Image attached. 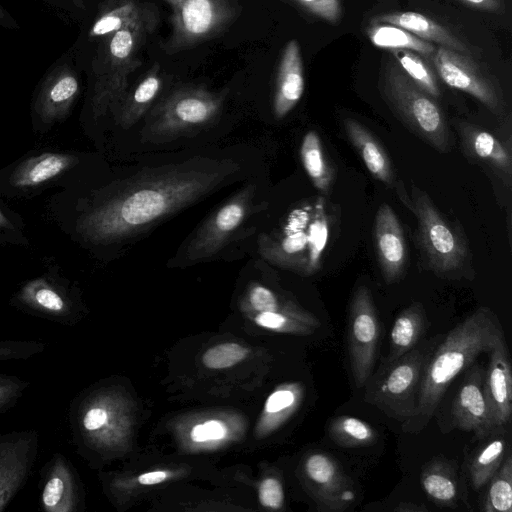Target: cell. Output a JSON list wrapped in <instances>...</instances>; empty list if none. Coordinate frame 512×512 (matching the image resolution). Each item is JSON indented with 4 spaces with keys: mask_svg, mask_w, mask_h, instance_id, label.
<instances>
[{
    "mask_svg": "<svg viewBox=\"0 0 512 512\" xmlns=\"http://www.w3.org/2000/svg\"><path fill=\"white\" fill-rule=\"evenodd\" d=\"M236 171L229 160L206 159L147 170L85 213L80 232L95 244L124 240L209 194Z\"/></svg>",
    "mask_w": 512,
    "mask_h": 512,
    "instance_id": "1",
    "label": "cell"
},
{
    "mask_svg": "<svg viewBox=\"0 0 512 512\" xmlns=\"http://www.w3.org/2000/svg\"><path fill=\"white\" fill-rule=\"evenodd\" d=\"M493 311L482 306L456 325L434 349L424 370L413 416L401 424L404 433L418 434L429 423L453 380L503 335Z\"/></svg>",
    "mask_w": 512,
    "mask_h": 512,
    "instance_id": "2",
    "label": "cell"
},
{
    "mask_svg": "<svg viewBox=\"0 0 512 512\" xmlns=\"http://www.w3.org/2000/svg\"><path fill=\"white\" fill-rule=\"evenodd\" d=\"M159 21L156 10L104 37L93 65L92 111L96 118L117 111L128 91L129 76L142 65V48Z\"/></svg>",
    "mask_w": 512,
    "mask_h": 512,
    "instance_id": "3",
    "label": "cell"
},
{
    "mask_svg": "<svg viewBox=\"0 0 512 512\" xmlns=\"http://www.w3.org/2000/svg\"><path fill=\"white\" fill-rule=\"evenodd\" d=\"M441 339L438 335L390 363H381L364 385V401L400 424L407 422L415 412L426 365Z\"/></svg>",
    "mask_w": 512,
    "mask_h": 512,
    "instance_id": "4",
    "label": "cell"
},
{
    "mask_svg": "<svg viewBox=\"0 0 512 512\" xmlns=\"http://www.w3.org/2000/svg\"><path fill=\"white\" fill-rule=\"evenodd\" d=\"M328 239V223L323 202L295 210L284 226L261 243L265 258L305 274L320 268L322 253Z\"/></svg>",
    "mask_w": 512,
    "mask_h": 512,
    "instance_id": "5",
    "label": "cell"
},
{
    "mask_svg": "<svg viewBox=\"0 0 512 512\" xmlns=\"http://www.w3.org/2000/svg\"><path fill=\"white\" fill-rule=\"evenodd\" d=\"M381 90L391 109L412 132L439 152L450 150L451 136L441 108L396 61L386 64Z\"/></svg>",
    "mask_w": 512,
    "mask_h": 512,
    "instance_id": "6",
    "label": "cell"
},
{
    "mask_svg": "<svg viewBox=\"0 0 512 512\" xmlns=\"http://www.w3.org/2000/svg\"><path fill=\"white\" fill-rule=\"evenodd\" d=\"M170 10L171 31L161 46L174 55L223 34L240 16L239 0H161Z\"/></svg>",
    "mask_w": 512,
    "mask_h": 512,
    "instance_id": "7",
    "label": "cell"
},
{
    "mask_svg": "<svg viewBox=\"0 0 512 512\" xmlns=\"http://www.w3.org/2000/svg\"><path fill=\"white\" fill-rule=\"evenodd\" d=\"M408 208L416 216L418 239L428 266L439 275L460 272L467 260L466 245L427 193L413 185Z\"/></svg>",
    "mask_w": 512,
    "mask_h": 512,
    "instance_id": "8",
    "label": "cell"
},
{
    "mask_svg": "<svg viewBox=\"0 0 512 512\" xmlns=\"http://www.w3.org/2000/svg\"><path fill=\"white\" fill-rule=\"evenodd\" d=\"M9 304L22 313L67 327L77 324L85 312L78 289L55 274L26 281Z\"/></svg>",
    "mask_w": 512,
    "mask_h": 512,
    "instance_id": "9",
    "label": "cell"
},
{
    "mask_svg": "<svg viewBox=\"0 0 512 512\" xmlns=\"http://www.w3.org/2000/svg\"><path fill=\"white\" fill-rule=\"evenodd\" d=\"M226 93V89L212 92L199 86L180 87L154 109L150 128L171 135L208 124L220 113Z\"/></svg>",
    "mask_w": 512,
    "mask_h": 512,
    "instance_id": "10",
    "label": "cell"
},
{
    "mask_svg": "<svg viewBox=\"0 0 512 512\" xmlns=\"http://www.w3.org/2000/svg\"><path fill=\"white\" fill-rule=\"evenodd\" d=\"M380 325L371 291L365 285L354 291L348 313V354L356 387L372 375L377 356Z\"/></svg>",
    "mask_w": 512,
    "mask_h": 512,
    "instance_id": "11",
    "label": "cell"
},
{
    "mask_svg": "<svg viewBox=\"0 0 512 512\" xmlns=\"http://www.w3.org/2000/svg\"><path fill=\"white\" fill-rule=\"evenodd\" d=\"M432 59L444 83L476 98L493 114H505L506 105L497 84L464 53L440 46Z\"/></svg>",
    "mask_w": 512,
    "mask_h": 512,
    "instance_id": "12",
    "label": "cell"
},
{
    "mask_svg": "<svg viewBox=\"0 0 512 512\" xmlns=\"http://www.w3.org/2000/svg\"><path fill=\"white\" fill-rule=\"evenodd\" d=\"M255 185H248L214 212L197 230L186 250V259L197 261L220 250L252 214Z\"/></svg>",
    "mask_w": 512,
    "mask_h": 512,
    "instance_id": "13",
    "label": "cell"
},
{
    "mask_svg": "<svg viewBox=\"0 0 512 512\" xmlns=\"http://www.w3.org/2000/svg\"><path fill=\"white\" fill-rule=\"evenodd\" d=\"M40 432L36 429L0 433V512L29 480L36 463Z\"/></svg>",
    "mask_w": 512,
    "mask_h": 512,
    "instance_id": "14",
    "label": "cell"
},
{
    "mask_svg": "<svg viewBox=\"0 0 512 512\" xmlns=\"http://www.w3.org/2000/svg\"><path fill=\"white\" fill-rule=\"evenodd\" d=\"M304 474L321 510L342 512L354 503L356 491L353 482L332 455L325 452L308 455Z\"/></svg>",
    "mask_w": 512,
    "mask_h": 512,
    "instance_id": "15",
    "label": "cell"
},
{
    "mask_svg": "<svg viewBox=\"0 0 512 512\" xmlns=\"http://www.w3.org/2000/svg\"><path fill=\"white\" fill-rule=\"evenodd\" d=\"M39 508L44 512H78L83 490L76 469L66 455L55 452L40 470Z\"/></svg>",
    "mask_w": 512,
    "mask_h": 512,
    "instance_id": "16",
    "label": "cell"
},
{
    "mask_svg": "<svg viewBox=\"0 0 512 512\" xmlns=\"http://www.w3.org/2000/svg\"><path fill=\"white\" fill-rule=\"evenodd\" d=\"M485 369L474 365L467 373L452 404V419L463 431L473 432L483 440L497 427L484 385Z\"/></svg>",
    "mask_w": 512,
    "mask_h": 512,
    "instance_id": "17",
    "label": "cell"
},
{
    "mask_svg": "<svg viewBox=\"0 0 512 512\" xmlns=\"http://www.w3.org/2000/svg\"><path fill=\"white\" fill-rule=\"evenodd\" d=\"M374 244L384 280L398 281L405 269L407 246L398 217L387 203L379 207L375 217Z\"/></svg>",
    "mask_w": 512,
    "mask_h": 512,
    "instance_id": "18",
    "label": "cell"
},
{
    "mask_svg": "<svg viewBox=\"0 0 512 512\" xmlns=\"http://www.w3.org/2000/svg\"><path fill=\"white\" fill-rule=\"evenodd\" d=\"M80 91L79 79L68 66H60L43 82L34 104L39 122L51 126L69 113Z\"/></svg>",
    "mask_w": 512,
    "mask_h": 512,
    "instance_id": "19",
    "label": "cell"
},
{
    "mask_svg": "<svg viewBox=\"0 0 512 512\" xmlns=\"http://www.w3.org/2000/svg\"><path fill=\"white\" fill-rule=\"evenodd\" d=\"M485 369L484 385L498 426H507L512 414V374L504 334L494 343Z\"/></svg>",
    "mask_w": 512,
    "mask_h": 512,
    "instance_id": "20",
    "label": "cell"
},
{
    "mask_svg": "<svg viewBox=\"0 0 512 512\" xmlns=\"http://www.w3.org/2000/svg\"><path fill=\"white\" fill-rule=\"evenodd\" d=\"M79 163L70 153L44 152L21 162L10 174L9 184L19 191H32L60 179Z\"/></svg>",
    "mask_w": 512,
    "mask_h": 512,
    "instance_id": "21",
    "label": "cell"
},
{
    "mask_svg": "<svg viewBox=\"0 0 512 512\" xmlns=\"http://www.w3.org/2000/svg\"><path fill=\"white\" fill-rule=\"evenodd\" d=\"M345 133L359 153L368 171L379 181L393 187L401 201L408 207L410 197L398 184L391 161L373 134L357 120L347 117L343 120Z\"/></svg>",
    "mask_w": 512,
    "mask_h": 512,
    "instance_id": "22",
    "label": "cell"
},
{
    "mask_svg": "<svg viewBox=\"0 0 512 512\" xmlns=\"http://www.w3.org/2000/svg\"><path fill=\"white\" fill-rule=\"evenodd\" d=\"M304 87L300 45L292 39L285 45L277 69L273 95V113L277 119L284 118L297 105Z\"/></svg>",
    "mask_w": 512,
    "mask_h": 512,
    "instance_id": "23",
    "label": "cell"
},
{
    "mask_svg": "<svg viewBox=\"0 0 512 512\" xmlns=\"http://www.w3.org/2000/svg\"><path fill=\"white\" fill-rule=\"evenodd\" d=\"M458 131L466 154L487 164L504 185L511 188V153L499 139L467 122H460Z\"/></svg>",
    "mask_w": 512,
    "mask_h": 512,
    "instance_id": "24",
    "label": "cell"
},
{
    "mask_svg": "<svg viewBox=\"0 0 512 512\" xmlns=\"http://www.w3.org/2000/svg\"><path fill=\"white\" fill-rule=\"evenodd\" d=\"M390 24L403 28L427 42H435L442 47L467 53L466 45L450 30L433 19L418 12L397 11L375 16L371 24Z\"/></svg>",
    "mask_w": 512,
    "mask_h": 512,
    "instance_id": "25",
    "label": "cell"
},
{
    "mask_svg": "<svg viewBox=\"0 0 512 512\" xmlns=\"http://www.w3.org/2000/svg\"><path fill=\"white\" fill-rule=\"evenodd\" d=\"M420 482L427 497L438 507L456 508L459 496L456 466L445 458H434L421 469Z\"/></svg>",
    "mask_w": 512,
    "mask_h": 512,
    "instance_id": "26",
    "label": "cell"
},
{
    "mask_svg": "<svg viewBox=\"0 0 512 512\" xmlns=\"http://www.w3.org/2000/svg\"><path fill=\"white\" fill-rule=\"evenodd\" d=\"M158 10L150 2L140 0H106L100 7L89 36L106 37L129 23L137 21Z\"/></svg>",
    "mask_w": 512,
    "mask_h": 512,
    "instance_id": "27",
    "label": "cell"
},
{
    "mask_svg": "<svg viewBox=\"0 0 512 512\" xmlns=\"http://www.w3.org/2000/svg\"><path fill=\"white\" fill-rule=\"evenodd\" d=\"M427 325L424 306L414 302L396 317L390 332L389 351L382 363H390L413 349Z\"/></svg>",
    "mask_w": 512,
    "mask_h": 512,
    "instance_id": "28",
    "label": "cell"
},
{
    "mask_svg": "<svg viewBox=\"0 0 512 512\" xmlns=\"http://www.w3.org/2000/svg\"><path fill=\"white\" fill-rule=\"evenodd\" d=\"M506 432L505 426L497 427L474 453L468 465L474 490L483 488L501 466L508 450Z\"/></svg>",
    "mask_w": 512,
    "mask_h": 512,
    "instance_id": "29",
    "label": "cell"
},
{
    "mask_svg": "<svg viewBox=\"0 0 512 512\" xmlns=\"http://www.w3.org/2000/svg\"><path fill=\"white\" fill-rule=\"evenodd\" d=\"M162 86L161 68L154 63L134 88L127 91L115 112L124 128L135 124L156 99Z\"/></svg>",
    "mask_w": 512,
    "mask_h": 512,
    "instance_id": "30",
    "label": "cell"
},
{
    "mask_svg": "<svg viewBox=\"0 0 512 512\" xmlns=\"http://www.w3.org/2000/svg\"><path fill=\"white\" fill-rule=\"evenodd\" d=\"M300 157L316 189L328 193L334 179V171L325 157L321 139L316 131H309L303 137Z\"/></svg>",
    "mask_w": 512,
    "mask_h": 512,
    "instance_id": "31",
    "label": "cell"
},
{
    "mask_svg": "<svg viewBox=\"0 0 512 512\" xmlns=\"http://www.w3.org/2000/svg\"><path fill=\"white\" fill-rule=\"evenodd\" d=\"M367 35L375 46L383 49H407L425 57L432 56L436 50L430 42L390 24H371L367 29Z\"/></svg>",
    "mask_w": 512,
    "mask_h": 512,
    "instance_id": "32",
    "label": "cell"
},
{
    "mask_svg": "<svg viewBox=\"0 0 512 512\" xmlns=\"http://www.w3.org/2000/svg\"><path fill=\"white\" fill-rule=\"evenodd\" d=\"M481 502L485 512L512 511V457L508 450L501 466L487 482Z\"/></svg>",
    "mask_w": 512,
    "mask_h": 512,
    "instance_id": "33",
    "label": "cell"
},
{
    "mask_svg": "<svg viewBox=\"0 0 512 512\" xmlns=\"http://www.w3.org/2000/svg\"><path fill=\"white\" fill-rule=\"evenodd\" d=\"M331 440L341 447L369 446L377 441V431L366 421L342 415L331 420L328 428Z\"/></svg>",
    "mask_w": 512,
    "mask_h": 512,
    "instance_id": "34",
    "label": "cell"
},
{
    "mask_svg": "<svg viewBox=\"0 0 512 512\" xmlns=\"http://www.w3.org/2000/svg\"><path fill=\"white\" fill-rule=\"evenodd\" d=\"M403 72L431 97H438L440 89L430 66L416 52L407 49L390 50Z\"/></svg>",
    "mask_w": 512,
    "mask_h": 512,
    "instance_id": "35",
    "label": "cell"
},
{
    "mask_svg": "<svg viewBox=\"0 0 512 512\" xmlns=\"http://www.w3.org/2000/svg\"><path fill=\"white\" fill-rule=\"evenodd\" d=\"M46 346L40 340H0V362L28 360L43 353Z\"/></svg>",
    "mask_w": 512,
    "mask_h": 512,
    "instance_id": "36",
    "label": "cell"
},
{
    "mask_svg": "<svg viewBox=\"0 0 512 512\" xmlns=\"http://www.w3.org/2000/svg\"><path fill=\"white\" fill-rule=\"evenodd\" d=\"M247 350L236 343H224L207 350L203 356L204 364L213 369L227 368L241 361Z\"/></svg>",
    "mask_w": 512,
    "mask_h": 512,
    "instance_id": "37",
    "label": "cell"
},
{
    "mask_svg": "<svg viewBox=\"0 0 512 512\" xmlns=\"http://www.w3.org/2000/svg\"><path fill=\"white\" fill-rule=\"evenodd\" d=\"M29 386V381L16 375L0 373V416L18 404Z\"/></svg>",
    "mask_w": 512,
    "mask_h": 512,
    "instance_id": "38",
    "label": "cell"
},
{
    "mask_svg": "<svg viewBox=\"0 0 512 512\" xmlns=\"http://www.w3.org/2000/svg\"><path fill=\"white\" fill-rule=\"evenodd\" d=\"M311 15L330 23H337L341 17L339 0H286Z\"/></svg>",
    "mask_w": 512,
    "mask_h": 512,
    "instance_id": "39",
    "label": "cell"
},
{
    "mask_svg": "<svg viewBox=\"0 0 512 512\" xmlns=\"http://www.w3.org/2000/svg\"><path fill=\"white\" fill-rule=\"evenodd\" d=\"M300 390L296 387L281 389L274 392L266 402V410L269 413H277L293 408L298 400Z\"/></svg>",
    "mask_w": 512,
    "mask_h": 512,
    "instance_id": "40",
    "label": "cell"
},
{
    "mask_svg": "<svg viewBox=\"0 0 512 512\" xmlns=\"http://www.w3.org/2000/svg\"><path fill=\"white\" fill-rule=\"evenodd\" d=\"M259 498L266 507L280 508L284 499L280 482L274 478L265 479L259 489Z\"/></svg>",
    "mask_w": 512,
    "mask_h": 512,
    "instance_id": "41",
    "label": "cell"
},
{
    "mask_svg": "<svg viewBox=\"0 0 512 512\" xmlns=\"http://www.w3.org/2000/svg\"><path fill=\"white\" fill-rule=\"evenodd\" d=\"M250 303L259 312H275L278 307L274 293L261 285L253 287L250 291Z\"/></svg>",
    "mask_w": 512,
    "mask_h": 512,
    "instance_id": "42",
    "label": "cell"
},
{
    "mask_svg": "<svg viewBox=\"0 0 512 512\" xmlns=\"http://www.w3.org/2000/svg\"><path fill=\"white\" fill-rule=\"evenodd\" d=\"M225 435V427L219 421H207L193 427L191 438L195 442H203L208 440H217Z\"/></svg>",
    "mask_w": 512,
    "mask_h": 512,
    "instance_id": "43",
    "label": "cell"
},
{
    "mask_svg": "<svg viewBox=\"0 0 512 512\" xmlns=\"http://www.w3.org/2000/svg\"><path fill=\"white\" fill-rule=\"evenodd\" d=\"M255 321L266 328L279 329L283 328L287 323L288 319L280 313L275 312H261L257 315Z\"/></svg>",
    "mask_w": 512,
    "mask_h": 512,
    "instance_id": "44",
    "label": "cell"
},
{
    "mask_svg": "<svg viewBox=\"0 0 512 512\" xmlns=\"http://www.w3.org/2000/svg\"><path fill=\"white\" fill-rule=\"evenodd\" d=\"M473 9L496 12L501 8V0H456Z\"/></svg>",
    "mask_w": 512,
    "mask_h": 512,
    "instance_id": "45",
    "label": "cell"
},
{
    "mask_svg": "<svg viewBox=\"0 0 512 512\" xmlns=\"http://www.w3.org/2000/svg\"><path fill=\"white\" fill-rule=\"evenodd\" d=\"M16 228L12 219L8 217L7 213L0 207V236H15L17 233Z\"/></svg>",
    "mask_w": 512,
    "mask_h": 512,
    "instance_id": "46",
    "label": "cell"
},
{
    "mask_svg": "<svg viewBox=\"0 0 512 512\" xmlns=\"http://www.w3.org/2000/svg\"><path fill=\"white\" fill-rule=\"evenodd\" d=\"M167 477L164 471H152L144 473L139 477V482L144 485L157 484L164 481Z\"/></svg>",
    "mask_w": 512,
    "mask_h": 512,
    "instance_id": "47",
    "label": "cell"
},
{
    "mask_svg": "<svg viewBox=\"0 0 512 512\" xmlns=\"http://www.w3.org/2000/svg\"><path fill=\"white\" fill-rule=\"evenodd\" d=\"M428 509L421 505V504H415V503H412V502H402V503H399L395 508H394V511H399V512H409V511H412V512H420V511H427Z\"/></svg>",
    "mask_w": 512,
    "mask_h": 512,
    "instance_id": "48",
    "label": "cell"
},
{
    "mask_svg": "<svg viewBox=\"0 0 512 512\" xmlns=\"http://www.w3.org/2000/svg\"><path fill=\"white\" fill-rule=\"evenodd\" d=\"M9 15L4 10V8L0 5V22H8Z\"/></svg>",
    "mask_w": 512,
    "mask_h": 512,
    "instance_id": "49",
    "label": "cell"
},
{
    "mask_svg": "<svg viewBox=\"0 0 512 512\" xmlns=\"http://www.w3.org/2000/svg\"><path fill=\"white\" fill-rule=\"evenodd\" d=\"M69 1H71L78 8H84L85 7L84 0H69Z\"/></svg>",
    "mask_w": 512,
    "mask_h": 512,
    "instance_id": "50",
    "label": "cell"
}]
</instances>
